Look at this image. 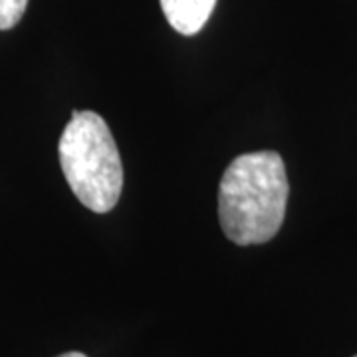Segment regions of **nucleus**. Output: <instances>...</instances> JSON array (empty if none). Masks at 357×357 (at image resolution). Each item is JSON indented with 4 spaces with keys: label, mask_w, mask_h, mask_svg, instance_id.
I'll list each match as a JSON object with an SVG mask.
<instances>
[{
    "label": "nucleus",
    "mask_w": 357,
    "mask_h": 357,
    "mask_svg": "<svg viewBox=\"0 0 357 357\" xmlns=\"http://www.w3.org/2000/svg\"><path fill=\"white\" fill-rule=\"evenodd\" d=\"M288 175L276 151L244 153L230 161L218 185V220L230 243L264 244L286 217Z\"/></svg>",
    "instance_id": "f257e3e1"
},
{
    "label": "nucleus",
    "mask_w": 357,
    "mask_h": 357,
    "mask_svg": "<svg viewBox=\"0 0 357 357\" xmlns=\"http://www.w3.org/2000/svg\"><path fill=\"white\" fill-rule=\"evenodd\" d=\"M58 357H86L84 354H79V351H70V354H64V356H58Z\"/></svg>",
    "instance_id": "39448f33"
},
{
    "label": "nucleus",
    "mask_w": 357,
    "mask_h": 357,
    "mask_svg": "<svg viewBox=\"0 0 357 357\" xmlns=\"http://www.w3.org/2000/svg\"><path fill=\"white\" fill-rule=\"evenodd\" d=\"M356 357H357V356H356Z\"/></svg>",
    "instance_id": "423d86ee"
},
{
    "label": "nucleus",
    "mask_w": 357,
    "mask_h": 357,
    "mask_svg": "<svg viewBox=\"0 0 357 357\" xmlns=\"http://www.w3.org/2000/svg\"><path fill=\"white\" fill-rule=\"evenodd\" d=\"M58 157L77 201L93 213H109L121 197L123 165L102 115L72 112L58 143Z\"/></svg>",
    "instance_id": "f03ea898"
},
{
    "label": "nucleus",
    "mask_w": 357,
    "mask_h": 357,
    "mask_svg": "<svg viewBox=\"0 0 357 357\" xmlns=\"http://www.w3.org/2000/svg\"><path fill=\"white\" fill-rule=\"evenodd\" d=\"M167 22L183 36H192L203 30L217 6V0H159Z\"/></svg>",
    "instance_id": "7ed1b4c3"
},
{
    "label": "nucleus",
    "mask_w": 357,
    "mask_h": 357,
    "mask_svg": "<svg viewBox=\"0 0 357 357\" xmlns=\"http://www.w3.org/2000/svg\"><path fill=\"white\" fill-rule=\"evenodd\" d=\"M28 0H0V30H10L22 20Z\"/></svg>",
    "instance_id": "20e7f679"
}]
</instances>
